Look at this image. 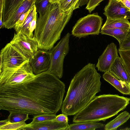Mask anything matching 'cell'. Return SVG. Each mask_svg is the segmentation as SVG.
Instances as JSON below:
<instances>
[{"label": "cell", "mask_w": 130, "mask_h": 130, "mask_svg": "<svg viewBox=\"0 0 130 130\" xmlns=\"http://www.w3.org/2000/svg\"><path fill=\"white\" fill-rule=\"evenodd\" d=\"M65 88L59 78L44 71L29 82L0 86V109L34 116L56 115L61 109Z\"/></svg>", "instance_id": "cell-1"}, {"label": "cell", "mask_w": 130, "mask_h": 130, "mask_svg": "<svg viewBox=\"0 0 130 130\" xmlns=\"http://www.w3.org/2000/svg\"><path fill=\"white\" fill-rule=\"evenodd\" d=\"M101 76L95 64L89 63L75 75L63 101L62 113L76 115L85 108L100 92Z\"/></svg>", "instance_id": "cell-2"}, {"label": "cell", "mask_w": 130, "mask_h": 130, "mask_svg": "<svg viewBox=\"0 0 130 130\" xmlns=\"http://www.w3.org/2000/svg\"><path fill=\"white\" fill-rule=\"evenodd\" d=\"M73 9L64 12L58 3L51 4L43 14L37 19L34 37L39 49L50 51L60 38L64 28L72 15Z\"/></svg>", "instance_id": "cell-3"}, {"label": "cell", "mask_w": 130, "mask_h": 130, "mask_svg": "<svg viewBox=\"0 0 130 130\" xmlns=\"http://www.w3.org/2000/svg\"><path fill=\"white\" fill-rule=\"evenodd\" d=\"M130 101V98L116 94L96 96L85 108L74 115L73 122L105 121L124 110Z\"/></svg>", "instance_id": "cell-4"}, {"label": "cell", "mask_w": 130, "mask_h": 130, "mask_svg": "<svg viewBox=\"0 0 130 130\" xmlns=\"http://www.w3.org/2000/svg\"><path fill=\"white\" fill-rule=\"evenodd\" d=\"M70 35L68 32L50 51V63L47 71L59 78L63 76L64 60L69 52Z\"/></svg>", "instance_id": "cell-5"}, {"label": "cell", "mask_w": 130, "mask_h": 130, "mask_svg": "<svg viewBox=\"0 0 130 130\" xmlns=\"http://www.w3.org/2000/svg\"><path fill=\"white\" fill-rule=\"evenodd\" d=\"M103 20L98 13L88 14L77 21L73 27L72 35L79 38L90 35H98L100 32Z\"/></svg>", "instance_id": "cell-6"}, {"label": "cell", "mask_w": 130, "mask_h": 130, "mask_svg": "<svg viewBox=\"0 0 130 130\" xmlns=\"http://www.w3.org/2000/svg\"><path fill=\"white\" fill-rule=\"evenodd\" d=\"M36 75L33 73L28 59L18 68L0 72V86L16 85L29 82Z\"/></svg>", "instance_id": "cell-7"}, {"label": "cell", "mask_w": 130, "mask_h": 130, "mask_svg": "<svg viewBox=\"0 0 130 130\" xmlns=\"http://www.w3.org/2000/svg\"><path fill=\"white\" fill-rule=\"evenodd\" d=\"M0 60L1 72L16 69L28 59L9 43L1 49Z\"/></svg>", "instance_id": "cell-8"}, {"label": "cell", "mask_w": 130, "mask_h": 130, "mask_svg": "<svg viewBox=\"0 0 130 130\" xmlns=\"http://www.w3.org/2000/svg\"><path fill=\"white\" fill-rule=\"evenodd\" d=\"M9 43L27 59L31 58L39 49L35 38L26 35L21 30L14 34Z\"/></svg>", "instance_id": "cell-9"}, {"label": "cell", "mask_w": 130, "mask_h": 130, "mask_svg": "<svg viewBox=\"0 0 130 130\" xmlns=\"http://www.w3.org/2000/svg\"><path fill=\"white\" fill-rule=\"evenodd\" d=\"M119 56L116 45L113 42L108 44L99 57L96 67L98 71L105 72L109 71Z\"/></svg>", "instance_id": "cell-10"}, {"label": "cell", "mask_w": 130, "mask_h": 130, "mask_svg": "<svg viewBox=\"0 0 130 130\" xmlns=\"http://www.w3.org/2000/svg\"><path fill=\"white\" fill-rule=\"evenodd\" d=\"M104 10L103 14L107 18L130 19V11L118 0H109Z\"/></svg>", "instance_id": "cell-11"}, {"label": "cell", "mask_w": 130, "mask_h": 130, "mask_svg": "<svg viewBox=\"0 0 130 130\" xmlns=\"http://www.w3.org/2000/svg\"><path fill=\"white\" fill-rule=\"evenodd\" d=\"M29 63L35 75L47 71L50 63V51L39 49L33 57L29 59Z\"/></svg>", "instance_id": "cell-12"}, {"label": "cell", "mask_w": 130, "mask_h": 130, "mask_svg": "<svg viewBox=\"0 0 130 130\" xmlns=\"http://www.w3.org/2000/svg\"><path fill=\"white\" fill-rule=\"evenodd\" d=\"M69 125L68 123L54 122L51 120L32 125L27 124L20 130H66Z\"/></svg>", "instance_id": "cell-13"}, {"label": "cell", "mask_w": 130, "mask_h": 130, "mask_svg": "<svg viewBox=\"0 0 130 130\" xmlns=\"http://www.w3.org/2000/svg\"><path fill=\"white\" fill-rule=\"evenodd\" d=\"M36 0H25L14 12L8 22L4 26L7 29L14 28L21 15L26 12L35 4Z\"/></svg>", "instance_id": "cell-14"}, {"label": "cell", "mask_w": 130, "mask_h": 130, "mask_svg": "<svg viewBox=\"0 0 130 130\" xmlns=\"http://www.w3.org/2000/svg\"><path fill=\"white\" fill-rule=\"evenodd\" d=\"M109 71L119 80L129 84L130 76L126 70L119 56L115 60Z\"/></svg>", "instance_id": "cell-15"}, {"label": "cell", "mask_w": 130, "mask_h": 130, "mask_svg": "<svg viewBox=\"0 0 130 130\" xmlns=\"http://www.w3.org/2000/svg\"><path fill=\"white\" fill-rule=\"evenodd\" d=\"M103 77L105 80L122 93L130 95L129 84L119 80L112 75L109 71L105 72L103 75Z\"/></svg>", "instance_id": "cell-16"}, {"label": "cell", "mask_w": 130, "mask_h": 130, "mask_svg": "<svg viewBox=\"0 0 130 130\" xmlns=\"http://www.w3.org/2000/svg\"><path fill=\"white\" fill-rule=\"evenodd\" d=\"M25 0H4L2 12L4 25L9 20L12 14Z\"/></svg>", "instance_id": "cell-17"}, {"label": "cell", "mask_w": 130, "mask_h": 130, "mask_svg": "<svg viewBox=\"0 0 130 130\" xmlns=\"http://www.w3.org/2000/svg\"><path fill=\"white\" fill-rule=\"evenodd\" d=\"M113 28L128 30L130 29V22L127 19L107 18L101 30Z\"/></svg>", "instance_id": "cell-18"}, {"label": "cell", "mask_w": 130, "mask_h": 130, "mask_svg": "<svg viewBox=\"0 0 130 130\" xmlns=\"http://www.w3.org/2000/svg\"><path fill=\"white\" fill-rule=\"evenodd\" d=\"M104 127V124L101 123L95 122H85L74 123L71 124L66 130H94Z\"/></svg>", "instance_id": "cell-19"}, {"label": "cell", "mask_w": 130, "mask_h": 130, "mask_svg": "<svg viewBox=\"0 0 130 130\" xmlns=\"http://www.w3.org/2000/svg\"><path fill=\"white\" fill-rule=\"evenodd\" d=\"M130 118V114L126 111L122 112L115 118L107 123L104 126L105 130H116L126 122Z\"/></svg>", "instance_id": "cell-20"}, {"label": "cell", "mask_w": 130, "mask_h": 130, "mask_svg": "<svg viewBox=\"0 0 130 130\" xmlns=\"http://www.w3.org/2000/svg\"><path fill=\"white\" fill-rule=\"evenodd\" d=\"M128 30L120 29L113 28L101 30L100 33L102 34L108 35L114 37L120 44L125 38Z\"/></svg>", "instance_id": "cell-21"}, {"label": "cell", "mask_w": 130, "mask_h": 130, "mask_svg": "<svg viewBox=\"0 0 130 130\" xmlns=\"http://www.w3.org/2000/svg\"><path fill=\"white\" fill-rule=\"evenodd\" d=\"M37 12L36 7L35 4L23 24L20 28L19 31L21 30L24 34L29 37L30 25L35 14Z\"/></svg>", "instance_id": "cell-22"}, {"label": "cell", "mask_w": 130, "mask_h": 130, "mask_svg": "<svg viewBox=\"0 0 130 130\" xmlns=\"http://www.w3.org/2000/svg\"><path fill=\"white\" fill-rule=\"evenodd\" d=\"M8 119L11 122L25 121L29 119L28 113L19 111H10Z\"/></svg>", "instance_id": "cell-23"}, {"label": "cell", "mask_w": 130, "mask_h": 130, "mask_svg": "<svg viewBox=\"0 0 130 130\" xmlns=\"http://www.w3.org/2000/svg\"><path fill=\"white\" fill-rule=\"evenodd\" d=\"M118 52L126 70L130 76V49H119Z\"/></svg>", "instance_id": "cell-24"}, {"label": "cell", "mask_w": 130, "mask_h": 130, "mask_svg": "<svg viewBox=\"0 0 130 130\" xmlns=\"http://www.w3.org/2000/svg\"><path fill=\"white\" fill-rule=\"evenodd\" d=\"M56 116V115L52 114H43L34 116L32 121L28 124L32 125L51 120L55 118Z\"/></svg>", "instance_id": "cell-25"}, {"label": "cell", "mask_w": 130, "mask_h": 130, "mask_svg": "<svg viewBox=\"0 0 130 130\" xmlns=\"http://www.w3.org/2000/svg\"><path fill=\"white\" fill-rule=\"evenodd\" d=\"M50 0H36L35 5L37 12L39 16L42 15L46 10L48 7L50 5Z\"/></svg>", "instance_id": "cell-26"}, {"label": "cell", "mask_w": 130, "mask_h": 130, "mask_svg": "<svg viewBox=\"0 0 130 130\" xmlns=\"http://www.w3.org/2000/svg\"><path fill=\"white\" fill-rule=\"evenodd\" d=\"M25 122L23 121L18 122H9L7 124L0 127V130H20V128L27 124Z\"/></svg>", "instance_id": "cell-27"}, {"label": "cell", "mask_w": 130, "mask_h": 130, "mask_svg": "<svg viewBox=\"0 0 130 130\" xmlns=\"http://www.w3.org/2000/svg\"><path fill=\"white\" fill-rule=\"evenodd\" d=\"M73 0H60L58 3L60 10L64 12L69 11L72 8Z\"/></svg>", "instance_id": "cell-28"}, {"label": "cell", "mask_w": 130, "mask_h": 130, "mask_svg": "<svg viewBox=\"0 0 130 130\" xmlns=\"http://www.w3.org/2000/svg\"><path fill=\"white\" fill-rule=\"evenodd\" d=\"M32 7L29 9L27 12L22 14L18 20L16 22L14 28L16 32L19 31L20 28L23 24L31 11Z\"/></svg>", "instance_id": "cell-29"}, {"label": "cell", "mask_w": 130, "mask_h": 130, "mask_svg": "<svg viewBox=\"0 0 130 130\" xmlns=\"http://www.w3.org/2000/svg\"><path fill=\"white\" fill-rule=\"evenodd\" d=\"M119 49L122 50L130 49V29L128 30L124 40L119 44Z\"/></svg>", "instance_id": "cell-30"}, {"label": "cell", "mask_w": 130, "mask_h": 130, "mask_svg": "<svg viewBox=\"0 0 130 130\" xmlns=\"http://www.w3.org/2000/svg\"><path fill=\"white\" fill-rule=\"evenodd\" d=\"M103 0H89L86 9L88 11L89 13H91Z\"/></svg>", "instance_id": "cell-31"}, {"label": "cell", "mask_w": 130, "mask_h": 130, "mask_svg": "<svg viewBox=\"0 0 130 130\" xmlns=\"http://www.w3.org/2000/svg\"><path fill=\"white\" fill-rule=\"evenodd\" d=\"M37 12L35 14L34 17L31 21L29 27V37L33 38L34 37L33 32L35 30L37 25Z\"/></svg>", "instance_id": "cell-32"}, {"label": "cell", "mask_w": 130, "mask_h": 130, "mask_svg": "<svg viewBox=\"0 0 130 130\" xmlns=\"http://www.w3.org/2000/svg\"><path fill=\"white\" fill-rule=\"evenodd\" d=\"M67 116L66 115L62 113L57 116L55 118L51 120L54 122L68 123V119Z\"/></svg>", "instance_id": "cell-33"}, {"label": "cell", "mask_w": 130, "mask_h": 130, "mask_svg": "<svg viewBox=\"0 0 130 130\" xmlns=\"http://www.w3.org/2000/svg\"><path fill=\"white\" fill-rule=\"evenodd\" d=\"M80 0H73L72 8H73L74 10L79 7V3Z\"/></svg>", "instance_id": "cell-34"}, {"label": "cell", "mask_w": 130, "mask_h": 130, "mask_svg": "<svg viewBox=\"0 0 130 130\" xmlns=\"http://www.w3.org/2000/svg\"><path fill=\"white\" fill-rule=\"evenodd\" d=\"M121 2L130 11V0H118Z\"/></svg>", "instance_id": "cell-35"}, {"label": "cell", "mask_w": 130, "mask_h": 130, "mask_svg": "<svg viewBox=\"0 0 130 130\" xmlns=\"http://www.w3.org/2000/svg\"><path fill=\"white\" fill-rule=\"evenodd\" d=\"M9 122H10L8 119L1 120L0 121V127L4 125L8 124Z\"/></svg>", "instance_id": "cell-36"}, {"label": "cell", "mask_w": 130, "mask_h": 130, "mask_svg": "<svg viewBox=\"0 0 130 130\" xmlns=\"http://www.w3.org/2000/svg\"><path fill=\"white\" fill-rule=\"evenodd\" d=\"M89 0H80L79 6H82L87 4Z\"/></svg>", "instance_id": "cell-37"}, {"label": "cell", "mask_w": 130, "mask_h": 130, "mask_svg": "<svg viewBox=\"0 0 130 130\" xmlns=\"http://www.w3.org/2000/svg\"><path fill=\"white\" fill-rule=\"evenodd\" d=\"M2 14L0 13V28L1 29L4 27V23L2 20Z\"/></svg>", "instance_id": "cell-38"}, {"label": "cell", "mask_w": 130, "mask_h": 130, "mask_svg": "<svg viewBox=\"0 0 130 130\" xmlns=\"http://www.w3.org/2000/svg\"><path fill=\"white\" fill-rule=\"evenodd\" d=\"M4 0H0V13H2Z\"/></svg>", "instance_id": "cell-39"}, {"label": "cell", "mask_w": 130, "mask_h": 130, "mask_svg": "<svg viewBox=\"0 0 130 130\" xmlns=\"http://www.w3.org/2000/svg\"><path fill=\"white\" fill-rule=\"evenodd\" d=\"M60 0H50V2L51 4H52L58 3Z\"/></svg>", "instance_id": "cell-40"}, {"label": "cell", "mask_w": 130, "mask_h": 130, "mask_svg": "<svg viewBox=\"0 0 130 130\" xmlns=\"http://www.w3.org/2000/svg\"><path fill=\"white\" fill-rule=\"evenodd\" d=\"M130 128L128 127H126V128H124L121 129V130H129Z\"/></svg>", "instance_id": "cell-41"}, {"label": "cell", "mask_w": 130, "mask_h": 130, "mask_svg": "<svg viewBox=\"0 0 130 130\" xmlns=\"http://www.w3.org/2000/svg\"><path fill=\"white\" fill-rule=\"evenodd\" d=\"M129 90H130V81H129Z\"/></svg>", "instance_id": "cell-42"}]
</instances>
